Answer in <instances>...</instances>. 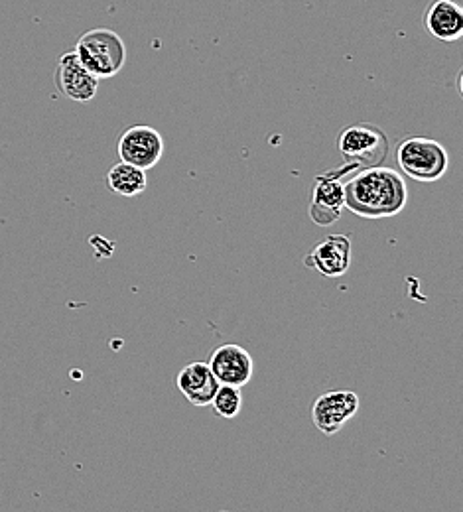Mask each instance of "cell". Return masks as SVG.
<instances>
[{
    "label": "cell",
    "instance_id": "6da1fadb",
    "mask_svg": "<svg viewBox=\"0 0 463 512\" xmlns=\"http://www.w3.org/2000/svg\"><path fill=\"white\" fill-rule=\"evenodd\" d=\"M345 209L361 219H389L398 215L408 201L404 178L393 168L377 166L355 172L343 184Z\"/></svg>",
    "mask_w": 463,
    "mask_h": 512
},
{
    "label": "cell",
    "instance_id": "52a82bcc",
    "mask_svg": "<svg viewBox=\"0 0 463 512\" xmlns=\"http://www.w3.org/2000/svg\"><path fill=\"white\" fill-rule=\"evenodd\" d=\"M357 412L359 396L353 390H331L316 398L312 406V422L322 434L333 436L341 432Z\"/></svg>",
    "mask_w": 463,
    "mask_h": 512
},
{
    "label": "cell",
    "instance_id": "277c9868",
    "mask_svg": "<svg viewBox=\"0 0 463 512\" xmlns=\"http://www.w3.org/2000/svg\"><path fill=\"white\" fill-rule=\"evenodd\" d=\"M73 52L83 67L97 79L115 77L127 64V46L123 38L109 28L85 32Z\"/></svg>",
    "mask_w": 463,
    "mask_h": 512
},
{
    "label": "cell",
    "instance_id": "3957f363",
    "mask_svg": "<svg viewBox=\"0 0 463 512\" xmlns=\"http://www.w3.org/2000/svg\"><path fill=\"white\" fill-rule=\"evenodd\" d=\"M335 144L343 158V166H347L353 174L383 166L389 154V138L385 130L369 123L343 128Z\"/></svg>",
    "mask_w": 463,
    "mask_h": 512
},
{
    "label": "cell",
    "instance_id": "ba28073f",
    "mask_svg": "<svg viewBox=\"0 0 463 512\" xmlns=\"http://www.w3.org/2000/svg\"><path fill=\"white\" fill-rule=\"evenodd\" d=\"M207 367L211 369L217 383L237 386V388H243L245 384L251 383L255 373V361L251 353L245 347L235 343L217 347L211 353Z\"/></svg>",
    "mask_w": 463,
    "mask_h": 512
},
{
    "label": "cell",
    "instance_id": "7c38bea8",
    "mask_svg": "<svg viewBox=\"0 0 463 512\" xmlns=\"http://www.w3.org/2000/svg\"><path fill=\"white\" fill-rule=\"evenodd\" d=\"M176 384L180 392L186 396V400L196 406V408H205L211 404L213 394L217 392L219 383L213 377L211 369L207 363H188L176 377Z\"/></svg>",
    "mask_w": 463,
    "mask_h": 512
},
{
    "label": "cell",
    "instance_id": "5bb4252c",
    "mask_svg": "<svg viewBox=\"0 0 463 512\" xmlns=\"http://www.w3.org/2000/svg\"><path fill=\"white\" fill-rule=\"evenodd\" d=\"M213 408V412L219 418L225 420H233L239 416L241 408H243V394L241 388L237 386H227V384H219L217 392L213 394V400L209 404Z\"/></svg>",
    "mask_w": 463,
    "mask_h": 512
},
{
    "label": "cell",
    "instance_id": "9c48e42d",
    "mask_svg": "<svg viewBox=\"0 0 463 512\" xmlns=\"http://www.w3.org/2000/svg\"><path fill=\"white\" fill-rule=\"evenodd\" d=\"M56 85L60 93L69 101L87 103L95 99L99 89V79L83 67L79 58L75 56V52H67L60 58L58 71H56Z\"/></svg>",
    "mask_w": 463,
    "mask_h": 512
},
{
    "label": "cell",
    "instance_id": "8fae6325",
    "mask_svg": "<svg viewBox=\"0 0 463 512\" xmlns=\"http://www.w3.org/2000/svg\"><path fill=\"white\" fill-rule=\"evenodd\" d=\"M424 26L440 42H458L463 36V8L456 0H434L424 14Z\"/></svg>",
    "mask_w": 463,
    "mask_h": 512
},
{
    "label": "cell",
    "instance_id": "30bf717a",
    "mask_svg": "<svg viewBox=\"0 0 463 512\" xmlns=\"http://www.w3.org/2000/svg\"><path fill=\"white\" fill-rule=\"evenodd\" d=\"M306 268L320 272L326 278H339L351 266V241L347 235H330L320 241L304 258Z\"/></svg>",
    "mask_w": 463,
    "mask_h": 512
},
{
    "label": "cell",
    "instance_id": "8992f818",
    "mask_svg": "<svg viewBox=\"0 0 463 512\" xmlns=\"http://www.w3.org/2000/svg\"><path fill=\"white\" fill-rule=\"evenodd\" d=\"M121 162L133 164L140 170L154 168L164 154V138L156 128L136 125L127 128L117 146Z\"/></svg>",
    "mask_w": 463,
    "mask_h": 512
},
{
    "label": "cell",
    "instance_id": "5b68a950",
    "mask_svg": "<svg viewBox=\"0 0 463 512\" xmlns=\"http://www.w3.org/2000/svg\"><path fill=\"white\" fill-rule=\"evenodd\" d=\"M353 174L347 166L328 170L316 178L314 192H312V205L310 217L320 227H330L345 209L343 197V176Z\"/></svg>",
    "mask_w": 463,
    "mask_h": 512
},
{
    "label": "cell",
    "instance_id": "7a4b0ae2",
    "mask_svg": "<svg viewBox=\"0 0 463 512\" xmlns=\"http://www.w3.org/2000/svg\"><path fill=\"white\" fill-rule=\"evenodd\" d=\"M400 172L414 182L432 184L446 176L450 154L442 142L426 136H408L397 148Z\"/></svg>",
    "mask_w": 463,
    "mask_h": 512
},
{
    "label": "cell",
    "instance_id": "4fadbf2b",
    "mask_svg": "<svg viewBox=\"0 0 463 512\" xmlns=\"http://www.w3.org/2000/svg\"><path fill=\"white\" fill-rule=\"evenodd\" d=\"M107 182H109L111 192L125 195V197L140 195L148 188L146 170H140L127 162L115 164L107 174Z\"/></svg>",
    "mask_w": 463,
    "mask_h": 512
}]
</instances>
